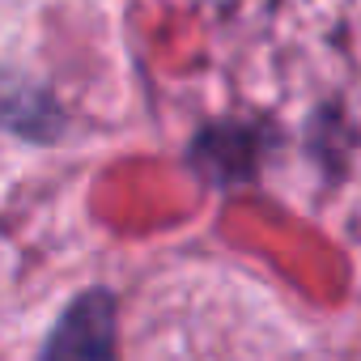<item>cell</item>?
I'll use <instances>...</instances> for the list:
<instances>
[{"label":"cell","instance_id":"1","mask_svg":"<svg viewBox=\"0 0 361 361\" xmlns=\"http://www.w3.org/2000/svg\"><path fill=\"white\" fill-rule=\"evenodd\" d=\"M43 361H115V298L106 289L81 293L47 336Z\"/></svg>","mask_w":361,"mask_h":361},{"label":"cell","instance_id":"2","mask_svg":"<svg viewBox=\"0 0 361 361\" xmlns=\"http://www.w3.org/2000/svg\"><path fill=\"white\" fill-rule=\"evenodd\" d=\"M196 166H200V174L217 178V183H234V178L251 174L255 145L243 128H209L196 140Z\"/></svg>","mask_w":361,"mask_h":361}]
</instances>
